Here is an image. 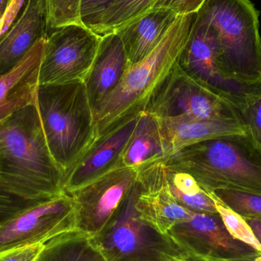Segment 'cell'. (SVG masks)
I'll return each instance as SVG.
<instances>
[{
    "label": "cell",
    "instance_id": "obj_14",
    "mask_svg": "<svg viewBox=\"0 0 261 261\" xmlns=\"http://www.w3.org/2000/svg\"><path fill=\"white\" fill-rule=\"evenodd\" d=\"M138 117L96 140L64 177L65 193L70 194L119 167L121 153L135 130Z\"/></svg>",
    "mask_w": 261,
    "mask_h": 261
},
{
    "label": "cell",
    "instance_id": "obj_5",
    "mask_svg": "<svg viewBox=\"0 0 261 261\" xmlns=\"http://www.w3.org/2000/svg\"><path fill=\"white\" fill-rule=\"evenodd\" d=\"M259 16L250 0H205L196 13L216 32L225 73L245 84L261 81Z\"/></svg>",
    "mask_w": 261,
    "mask_h": 261
},
{
    "label": "cell",
    "instance_id": "obj_8",
    "mask_svg": "<svg viewBox=\"0 0 261 261\" xmlns=\"http://www.w3.org/2000/svg\"><path fill=\"white\" fill-rule=\"evenodd\" d=\"M101 37L84 24H68L52 30L45 38L39 86L84 83Z\"/></svg>",
    "mask_w": 261,
    "mask_h": 261
},
{
    "label": "cell",
    "instance_id": "obj_6",
    "mask_svg": "<svg viewBox=\"0 0 261 261\" xmlns=\"http://www.w3.org/2000/svg\"><path fill=\"white\" fill-rule=\"evenodd\" d=\"M138 182L103 231L91 238L107 261H170L178 249L143 221L135 208Z\"/></svg>",
    "mask_w": 261,
    "mask_h": 261
},
{
    "label": "cell",
    "instance_id": "obj_27",
    "mask_svg": "<svg viewBox=\"0 0 261 261\" xmlns=\"http://www.w3.org/2000/svg\"><path fill=\"white\" fill-rule=\"evenodd\" d=\"M205 0H156L153 9H166L178 16L197 13Z\"/></svg>",
    "mask_w": 261,
    "mask_h": 261
},
{
    "label": "cell",
    "instance_id": "obj_28",
    "mask_svg": "<svg viewBox=\"0 0 261 261\" xmlns=\"http://www.w3.org/2000/svg\"><path fill=\"white\" fill-rule=\"evenodd\" d=\"M45 244L29 245L0 253V261H37Z\"/></svg>",
    "mask_w": 261,
    "mask_h": 261
},
{
    "label": "cell",
    "instance_id": "obj_17",
    "mask_svg": "<svg viewBox=\"0 0 261 261\" xmlns=\"http://www.w3.org/2000/svg\"><path fill=\"white\" fill-rule=\"evenodd\" d=\"M128 67L126 53L118 34L101 37L94 62L84 81L93 115L119 85Z\"/></svg>",
    "mask_w": 261,
    "mask_h": 261
},
{
    "label": "cell",
    "instance_id": "obj_3",
    "mask_svg": "<svg viewBox=\"0 0 261 261\" xmlns=\"http://www.w3.org/2000/svg\"><path fill=\"white\" fill-rule=\"evenodd\" d=\"M164 161L169 170L191 175L207 193L226 189L261 195V146L248 132L191 144Z\"/></svg>",
    "mask_w": 261,
    "mask_h": 261
},
{
    "label": "cell",
    "instance_id": "obj_1",
    "mask_svg": "<svg viewBox=\"0 0 261 261\" xmlns=\"http://www.w3.org/2000/svg\"><path fill=\"white\" fill-rule=\"evenodd\" d=\"M0 178L6 193L28 204L64 192L35 103L0 124Z\"/></svg>",
    "mask_w": 261,
    "mask_h": 261
},
{
    "label": "cell",
    "instance_id": "obj_24",
    "mask_svg": "<svg viewBox=\"0 0 261 261\" xmlns=\"http://www.w3.org/2000/svg\"><path fill=\"white\" fill-rule=\"evenodd\" d=\"M214 199L218 214L220 216L224 225L231 237L261 253L260 243L257 240L252 228L247 222L246 219L222 204L216 197Z\"/></svg>",
    "mask_w": 261,
    "mask_h": 261
},
{
    "label": "cell",
    "instance_id": "obj_4",
    "mask_svg": "<svg viewBox=\"0 0 261 261\" xmlns=\"http://www.w3.org/2000/svg\"><path fill=\"white\" fill-rule=\"evenodd\" d=\"M35 104L52 158L65 177L97 139L85 84L39 86Z\"/></svg>",
    "mask_w": 261,
    "mask_h": 261
},
{
    "label": "cell",
    "instance_id": "obj_15",
    "mask_svg": "<svg viewBox=\"0 0 261 261\" xmlns=\"http://www.w3.org/2000/svg\"><path fill=\"white\" fill-rule=\"evenodd\" d=\"M46 0H26L22 11L0 35V76L13 69L41 38L47 35Z\"/></svg>",
    "mask_w": 261,
    "mask_h": 261
},
{
    "label": "cell",
    "instance_id": "obj_16",
    "mask_svg": "<svg viewBox=\"0 0 261 261\" xmlns=\"http://www.w3.org/2000/svg\"><path fill=\"white\" fill-rule=\"evenodd\" d=\"M45 38L37 41L13 69L0 76V124L35 103Z\"/></svg>",
    "mask_w": 261,
    "mask_h": 261
},
{
    "label": "cell",
    "instance_id": "obj_21",
    "mask_svg": "<svg viewBox=\"0 0 261 261\" xmlns=\"http://www.w3.org/2000/svg\"><path fill=\"white\" fill-rule=\"evenodd\" d=\"M37 261H107L91 238L79 231L55 238L45 244Z\"/></svg>",
    "mask_w": 261,
    "mask_h": 261
},
{
    "label": "cell",
    "instance_id": "obj_31",
    "mask_svg": "<svg viewBox=\"0 0 261 261\" xmlns=\"http://www.w3.org/2000/svg\"><path fill=\"white\" fill-rule=\"evenodd\" d=\"M246 219L248 225H249L250 226H251V228H252L254 234H255L257 240L259 241V242H260L261 245V221L256 220V219Z\"/></svg>",
    "mask_w": 261,
    "mask_h": 261
},
{
    "label": "cell",
    "instance_id": "obj_34",
    "mask_svg": "<svg viewBox=\"0 0 261 261\" xmlns=\"http://www.w3.org/2000/svg\"><path fill=\"white\" fill-rule=\"evenodd\" d=\"M254 261H261V254L260 255L257 256V257H256L255 260Z\"/></svg>",
    "mask_w": 261,
    "mask_h": 261
},
{
    "label": "cell",
    "instance_id": "obj_13",
    "mask_svg": "<svg viewBox=\"0 0 261 261\" xmlns=\"http://www.w3.org/2000/svg\"><path fill=\"white\" fill-rule=\"evenodd\" d=\"M167 236L178 249L212 257L249 258L261 254L231 237L218 213L194 212L188 220L173 227Z\"/></svg>",
    "mask_w": 261,
    "mask_h": 261
},
{
    "label": "cell",
    "instance_id": "obj_22",
    "mask_svg": "<svg viewBox=\"0 0 261 261\" xmlns=\"http://www.w3.org/2000/svg\"><path fill=\"white\" fill-rule=\"evenodd\" d=\"M156 0H112L105 9L84 23L100 36L114 33L153 9Z\"/></svg>",
    "mask_w": 261,
    "mask_h": 261
},
{
    "label": "cell",
    "instance_id": "obj_18",
    "mask_svg": "<svg viewBox=\"0 0 261 261\" xmlns=\"http://www.w3.org/2000/svg\"><path fill=\"white\" fill-rule=\"evenodd\" d=\"M178 15L166 9H152L117 31L129 67L151 53L171 29Z\"/></svg>",
    "mask_w": 261,
    "mask_h": 261
},
{
    "label": "cell",
    "instance_id": "obj_11",
    "mask_svg": "<svg viewBox=\"0 0 261 261\" xmlns=\"http://www.w3.org/2000/svg\"><path fill=\"white\" fill-rule=\"evenodd\" d=\"M136 182L135 169L117 167L70 193L74 201L77 231L93 239L99 236Z\"/></svg>",
    "mask_w": 261,
    "mask_h": 261
},
{
    "label": "cell",
    "instance_id": "obj_20",
    "mask_svg": "<svg viewBox=\"0 0 261 261\" xmlns=\"http://www.w3.org/2000/svg\"><path fill=\"white\" fill-rule=\"evenodd\" d=\"M165 159L159 122L153 115H139L136 126L124 147L119 167L139 170L159 160Z\"/></svg>",
    "mask_w": 261,
    "mask_h": 261
},
{
    "label": "cell",
    "instance_id": "obj_29",
    "mask_svg": "<svg viewBox=\"0 0 261 261\" xmlns=\"http://www.w3.org/2000/svg\"><path fill=\"white\" fill-rule=\"evenodd\" d=\"M31 204L26 203L6 193L0 178V222L12 217Z\"/></svg>",
    "mask_w": 261,
    "mask_h": 261
},
{
    "label": "cell",
    "instance_id": "obj_23",
    "mask_svg": "<svg viewBox=\"0 0 261 261\" xmlns=\"http://www.w3.org/2000/svg\"><path fill=\"white\" fill-rule=\"evenodd\" d=\"M211 194L245 219L261 221L260 194L226 189L216 190Z\"/></svg>",
    "mask_w": 261,
    "mask_h": 261
},
{
    "label": "cell",
    "instance_id": "obj_26",
    "mask_svg": "<svg viewBox=\"0 0 261 261\" xmlns=\"http://www.w3.org/2000/svg\"><path fill=\"white\" fill-rule=\"evenodd\" d=\"M238 112L248 133L261 146V90L248 96Z\"/></svg>",
    "mask_w": 261,
    "mask_h": 261
},
{
    "label": "cell",
    "instance_id": "obj_7",
    "mask_svg": "<svg viewBox=\"0 0 261 261\" xmlns=\"http://www.w3.org/2000/svg\"><path fill=\"white\" fill-rule=\"evenodd\" d=\"M145 113L159 119L242 122L239 112L231 102L187 74L179 64Z\"/></svg>",
    "mask_w": 261,
    "mask_h": 261
},
{
    "label": "cell",
    "instance_id": "obj_19",
    "mask_svg": "<svg viewBox=\"0 0 261 261\" xmlns=\"http://www.w3.org/2000/svg\"><path fill=\"white\" fill-rule=\"evenodd\" d=\"M158 119L165 159L191 144L212 138L248 132L245 125L239 120Z\"/></svg>",
    "mask_w": 261,
    "mask_h": 261
},
{
    "label": "cell",
    "instance_id": "obj_10",
    "mask_svg": "<svg viewBox=\"0 0 261 261\" xmlns=\"http://www.w3.org/2000/svg\"><path fill=\"white\" fill-rule=\"evenodd\" d=\"M179 65L187 74L231 102L237 110L248 96L261 90V81L245 84L225 73L219 59L216 32L197 17L179 58Z\"/></svg>",
    "mask_w": 261,
    "mask_h": 261
},
{
    "label": "cell",
    "instance_id": "obj_2",
    "mask_svg": "<svg viewBox=\"0 0 261 261\" xmlns=\"http://www.w3.org/2000/svg\"><path fill=\"white\" fill-rule=\"evenodd\" d=\"M196 18V13L178 17L154 50L128 67L94 114L97 138L147 112L179 64Z\"/></svg>",
    "mask_w": 261,
    "mask_h": 261
},
{
    "label": "cell",
    "instance_id": "obj_30",
    "mask_svg": "<svg viewBox=\"0 0 261 261\" xmlns=\"http://www.w3.org/2000/svg\"><path fill=\"white\" fill-rule=\"evenodd\" d=\"M112 0H81V18L83 24L102 12Z\"/></svg>",
    "mask_w": 261,
    "mask_h": 261
},
{
    "label": "cell",
    "instance_id": "obj_9",
    "mask_svg": "<svg viewBox=\"0 0 261 261\" xmlns=\"http://www.w3.org/2000/svg\"><path fill=\"white\" fill-rule=\"evenodd\" d=\"M77 231L73 197L61 194L28 205L0 222V253L37 244H46Z\"/></svg>",
    "mask_w": 261,
    "mask_h": 261
},
{
    "label": "cell",
    "instance_id": "obj_25",
    "mask_svg": "<svg viewBox=\"0 0 261 261\" xmlns=\"http://www.w3.org/2000/svg\"><path fill=\"white\" fill-rule=\"evenodd\" d=\"M81 0H46L49 30L68 24H84L81 18Z\"/></svg>",
    "mask_w": 261,
    "mask_h": 261
},
{
    "label": "cell",
    "instance_id": "obj_33",
    "mask_svg": "<svg viewBox=\"0 0 261 261\" xmlns=\"http://www.w3.org/2000/svg\"><path fill=\"white\" fill-rule=\"evenodd\" d=\"M176 257H175V258L173 259V261H185L184 260V257H182V256L181 255V253H179V254H178Z\"/></svg>",
    "mask_w": 261,
    "mask_h": 261
},
{
    "label": "cell",
    "instance_id": "obj_32",
    "mask_svg": "<svg viewBox=\"0 0 261 261\" xmlns=\"http://www.w3.org/2000/svg\"><path fill=\"white\" fill-rule=\"evenodd\" d=\"M12 0H0V23L3 21Z\"/></svg>",
    "mask_w": 261,
    "mask_h": 261
},
{
    "label": "cell",
    "instance_id": "obj_12",
    "mask_svg": "<svg viewBox=\"0 0 261 261\" xmlns=\"http://www.w3.org/2000/svg\"><path fill=\"white\" fill-rule=\"evenodd\" d=\"M137 171L138 193L135 208L140 217L163 236L188 220L194 212L176 201L170 190L168 170L159 160Z\"/></svg>",
    "mask_w": 261,
    "mask_h": 261
}]
</instances>
